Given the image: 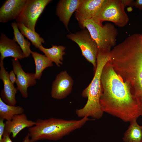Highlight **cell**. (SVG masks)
<instances>
[{"label":"cell","instance_id":"1","mask_svg":"<svg viewBox=\"0 0 142 142\" xmlns=\"http://www.w3.org/2000/svg\"><path fill=\"white\" fill-rule=\"evenodd\" d=\"M109 61L129 86L142 117V36L135 33L114 47Z\"/></svg>","mask_w":142,"mask_h":142},{"label":"cell","instance_id":"2","mask_svg":"<svg viewBox=\"0 0 142 142\" xmlns=\"http://www.w3.org/2000/svg\"><path fill=\"white\" fill-rule=\"evenodd\" d=\"M101 82L100 103L104 112L124 122L137 119L140 116L138 105L128 84L109 61L102 70Z\"/></svg>","mask_w":142,"mask_h":142},{"label":"cell","instance_id":"3","mask_svg":"<svg viewBox=\"0 0 142 142\" xmlns=\"http://www.w3.org/2000/svg\"><path fill=\"white\" fill-rule=\"evenodd\" d=\"M92 120L87 116L79 120L52 117L45 119L39 118L34 126L28 128V133L32 142L43 140L56 141L80 128Z\"/></svg>","mask_w":142,"mask_h":142},{"label":"cell","instance_id":"4","mask_svg":"<svg viewBox=\"0 0 142 142\" xmlns=\"http://www.w3.org/2000/svg\"><path fill=\"white\" fill-rule=\"evenodd\" d=\"M110 59L109 53L98 50L94 77L81 94L83 97L87 98V102L83 108L77 109L75 111L79 117H90L94 119H99L103 116L104 112L100 103L102 93L101 76L103 67Z\"/></svg>","mask_w":142,"mask_h":142},{"label":"cell","instance_id":"5","mask_svg":"<svg viewBox=\"0 0 142 142\" xmlns=\"http://www.w3.org/2000/svg\"><path fill=\"white\" fill-rule=\"evenodd\" d=\"M80 27L86 28L88 31L99 50L110 53L111 48L115 46L118 32L111 23L108 22L100 25L91 19L84 21Z\"/></svg>","mask_w":142,"mask_h":142},{"label":"cell","instance_id":"6","mask_svg":"<svg viewBox=\"0 0 142 142\" xmlns=\"http://www.w3.org/2000/svg\"><path fill=\"white\" fill-rule=\"evenodd\" d=\"M125 7L121 0H105L104 4L92 19L98 24L103 25L104 21L113 23L120 27L125 26L129 19L124 10Z\"/></svg>","mask_w":142,"mask_h":142},{"label":"cell","instance_id":"7","mask_svg":"<svg viewBox=\"0 0 142 142\" xmlns=\"http://www.w3.org/2000/svg\"><path fill=\"white\" fill-rule=\"evenodd\" d=\"M67 37L76 43L81 50L82 54L93 65L95 71L97 57L99 50L97 45L87 29H84L73 33H70Z\"/></svg>","mask_w":142,"mask_h":142},{"label":"cell","instance_id":"8","mask_svg":"<svg viewBox=\"0 0 142 142\" xmlns=\"http://www.w3.org/2000/svg\"><path fill=\"white\" fill-rule=\"evenodd\" d=\"M51 0H27L23 9L15 19L17 23H22L35 31L37 21L46 6Z\"/></svg>","mask_w":142,"mask_h":142},{"label":"cell","instance_id":"9","mask_svg":"<svg viewBox=\"0 0 142 142\" xmlns=\"http://www.w3.org/2000/svg\"><path fill=\"white\" fill-rule=\"evenodd\" d=\"M11 61L13 70L16 77V88L23 97L27 98L28 95V88L34 85L37 83L35 74L25 72L22 68L18 59L13 58Z\"/></svg>","mask_w":142,"mask_h":142},{"label":"cell","instance_id":"10","mask_svg":"<svg viewBox=\"0 0 142 142\" xmlns=\"http://www.w3.org/2000/svg\"><path fill=\"white\" fill-rule=\"evenodd\" d=\"M73 82L72 78L66 71L61 72L56 75L52 83L51 97L59 100L65 98L72 92Z\"/></svg>","mask_w":142,"mask_h":142},{"label":"cell","instance_id":"11","mask_svg":"<svg viewBox=\"0 0 142 142\" xmlns=\"http://www.w3.org/2000/svg\"><path fill=\"white\" fill-rule=\"evenodd\" d=\"M105 0H83L75 11V17L81 27L83 22L93 19Z\"/></svg>","mask_w":142,"mask_h":142},{"label":"cell","instance_id":"12","mask_svg":"<svg viewBox=\"0 0 142 142\" xmlns=\"http://www.w3.org/2000/svg\"><path fill=\"white\" fill-rule=\"evenodd\" d=\"M27 0H6L0 8V22L16 19L24 8Z\"/></svg>","mask_w":142,"mask_h":142},{"label":"cell","instance_id":"13","mask_svg":"<svg viewBox=\"0 0 142 142\" xmlns=\"http://www.w3.org/2000/svg\"><path fill=\"white\" fill-rule=\"evenodd\" d=\"M0 79L3 85L0 97L7 104L15 106L17 103L16 95L17 89L9 80V73L4 67L3 60H0Z\"/></svg>","mask_w":142,"mask_h":142},{"label":"cell","instance_id":"14","mask_svg":"<svg viewBox=\"0 0 142 142\" xmlns=\"http://www.w3.org/2000/svg\"><path fill=\"white\" fill-rule=\"evenodd\" d=\"M0 60H3L7 57H11L18 59L25 57L19 45L14 40L9 38L2 33L0 36Z\"/></svg>","mask_w":142,"mask_h":142},{"label":"cell","instance_id":"15","mask_svg":"<svg viewBox=\"0 0 142 142\" xmlns=\"http://www.w3.org/2000/svg\"><path fill=\"white\" fill-rule=\"evenodd\" d=\"M83 1L60 0L57 4L56 14L68 31V25L70 18Z\"/></svg>","mask_w":142,"mask_h":142},{"label":"cell","instance_id":"16","mask_svg":"<svg viewBox=\"0 0 142 142\" xmlns=\"http://www.w3.org/2000/svg\"><path fill=\"white\" fill-rule=\"evenodd\" d=\"M4 132L12 134L13 138H15L23 129L34 126L35 121L28 119L26 115L24 113L15 115L10 121L5 122Z\"/></svg>","mask_w":142,"mask_h":142},{"label":"cell","instance_id":"17","mask_svg":"<svg viewBox=\"0 0 142 142\" xmlns=\"http://www.w3.org/2000/svg\"><path fill=\"white\" fill-rule=\"evenodd\" d=\"M39 49L47 57L54 62L57 67H60L63 64V56L65 54V47L62 45H52L51 48H46L42 45Z\"/></svg>","mask_w":142,"mask_h":142},{"label":"cell","instance_id":"18","mask_svg":"<svg viewBox=\"0 0 142 142\" xmlns=\"http://www.w3.org/2000/svg\"><path fill=\"white\" fill-rule=\"evenodd\" d=\"M31 54L35 63V78L36 79H40L43 71L47 68L53 66V62L45 55L36 52L32 51Z\"/></svg>","mask_w":142,"mask_h":142},{"label":"cell","instance_id":"19","mask_svg":"<svg viewBox=\"0 0 142 142\" xmlns=\"http://www.w3.org/2000/svg\"><path fill=\"white\" fill-rule=\"evenodd\" d=\"M137 120L130 122V125L124 134L123 140L124 142H142V129Z\"/></svg>","mask_w":142,"mask_h":142},{"label":"cell","instance_id":"20","mask_svg":"<svg viewBox=\"0 0 142 142\" xmlns=\"http://www.w3.org/2000/svg\"><path fill=\"white\" fill-rule=\"evenodd\" d=\"M11 26L13 30L14 34L13 39L20 46L25 58L28 57L32 51L30 49V43L28 39L24 38V36L19 31L16 22H12Z\"/></svg>","mask_w":142,"mask_h":142},{"label":"cell","instance_id":"21","mask_svg":"<svg viewBox=\"0 0 142 142\" xmlns=\"http://www.w3.org/2000/svg\"><path fill=\"white\" fill-rule=\"evenodd\" d=\"M24 111L22 107L7 104L0 97V118L10 121L15 115L24 113Z\"/></svg>","mask_w":142,"mask_h":142},{"label":"cell","instance_id":"22","mask_svg":"<svg viewBox=\"0 0 142 142\" xmlns=\"http://www.w3.org/2000/svg\"><path fill=\"white\" fill-rule=\"evenodd\" d=\"M17 23L21 32L31 41L32 45L36 48L39 49L42 43H45L44 39L35 31L27 27L22 23Z\"/></svg>","mask_w":142,"mask_h":142},{"label":"cell","instance_id":"23","mask_svg":"<svg viewBox=\"0 0 142 142\" xmlns=\"http://www.w3.org/2000/svg\"><path fill=\"white\" fill-rule=\"evenodd\" d=\"M4 119L0 118V141L2 139L5 127V123L4 122Z\"/></svg>","mask_w":142,"mask_h":142},{"label":"cell","instance_id":"24","mask_svg":"<svg viewBox=\"0 0 142 142\" xmlns=\"http://www.w3.org/2000/svg\"><path fill=\"white\" fill-rule=\"evenodd\" d=\"M10 134L4 132L2 139L0 142H13L10 137Z\"/></svg>","mask_w":142,"mask_h":142},{"label":"cell","instance_id":"25","mask_svg":"<svg viewBox=\"0 0 142 142\" xmlns=\"http://www.w3.org/2000/svg\"><path fill=\"white\" fill-rule=\"evenodd\" d=\"M140 10H142V0L134 1L132 6Z\"/></svg>","mask_w":142,"mask_h":142},{"label":"cell","instance_id":"26","mask_svg":"<svg viewBox=\"0 0 142 142\" xmlns=\"http://www.w3.org/2000/svg\"><path fill=\"white\" fill-rule=\"evenodd\" d=\"M9 78L10 81L13 84H14L16 83V77L13 70H11L9 73Z\"/></svg>","mask_w":142,"mask_h":142},{"label":"cell","instance_id":"27","mask_svg":"<svg viewBox=\"0 0 142 142\" xmlns=\"http://www.w3.org/2000/svg\"><path fill=\"white\" fill-rule=\"evenodd\" d=\"M125 7L127 6H132L134 0H121Z\"/></svg>","mask_w":142,"mask_h":142},{"label":"cell","instance_id":"28","mask_svg":"<svg viewBox=\"0 0 142 142\" xmlns=\"http://www.w3.org/2000/svg\"><path fill=\"white\" fill-rule=\"evenodd\" d=\"M22 142H32L28 133L24 137Z\"/></svg>","mask_w":142,"mask_h":142},{"label":"cell","instance_id":"29","mask_svg":"<svg viewBox=\"0 0 142 142\" xmlns=\"http://www.w3.org/2000/svg\"><path fill=\"white\" fill-rule=\"evenodd\" d=\"M141 35L142 36V33H141Z\"/></svg>","mask_w":142,"mask_h":142},{"label":"cell","instance_id":"30","mask_svg":"<svg viewBox=\"0 0 142 142\" xmlns=\"http://www.w3.org/2000/svg\"><path fill=\"white\" fill-rule=\"evenodd\" d=\"M141 126V128H142V126Z\"/></svg>","mask_w":142,"mask_h":142}]
</instances>
